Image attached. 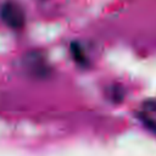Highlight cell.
Returning <instances> with one entry per match:
<instances>
[{
  "mask_svg": "<svg viewBox=\"0 0 156 156\" xmlns=\"http://www.w3.org/2000/svg\"><path fill=\"white\" fill-rule=\"evenodd\" d=\"M140 118L144 121V123H145L151 130H154V132L156 133V123H155L154 119H151V118H149V117H146V116H144V115H141Z\"/></svg>",
  "mask_w": 156,
  "mask_h": 156,
  "instance_id": "3",
  "label": "cell"
},
{
  "mask_svg": "<svg viewBox=\"0 0 156 156\" xmlns=\"http://www.w3.org/2000/svg\"><path fill=\"white\" fill-rule=\"evenodd\" d=\"M71 54H72L73 58L76 60V62H77L78 65H80V66H87L88 60H87V56H85V54H84L83 48H82L79 44L73 43V44L71 45Z\"/></svg>",
  "mask_w": 156,
  "mask_h": 156,
  "instance_id": "2",
  "label": "cell"
},
{
  "mask_svg": "<svg viewBox=\"0 0 156 156\" xmlns=\"http://www.w3.org/2000/svg\"><path fill=\"white\" fill-rule=\"evenodd\" d=\"M0 17L12 29H21L24 26L26 16L22 7L13 1H6L0 7Z\"/></svg>",
  "mask_w": 156,
  "mask_h": 156,
  "instance_id": "1",
  "label": "cell"
}]
</instances>
